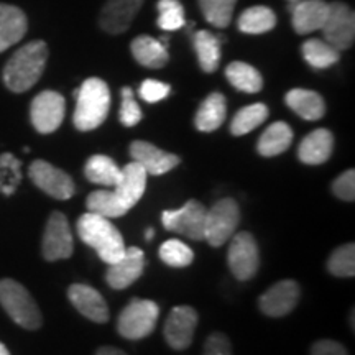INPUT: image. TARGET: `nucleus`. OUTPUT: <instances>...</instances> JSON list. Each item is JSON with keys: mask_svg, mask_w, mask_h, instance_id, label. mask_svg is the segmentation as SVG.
I'll use <instances>...</instances> for the list:
<instances>
[{"mask_svg": "<svg viewBox=\"0 0 355 355\" xmlns=\"http://www.w3.org/2000/svg\"><path fill=\"white\" fill-rule=\"evenodd\" d=\"M48 61V46L42 40L24 44L3 68V83L12 92H25L42 78Z\"/></svg>", "mask_w": 355, "mask_h": 355, "instance_id": "f257e3e1", "label": "nucleus"}, {"mask_svg": "<svg viewBox=\"0 0 355 355\" xmlns=\"http://www.w3.org/2000/svg\"><path fill=\"white\" fill-rule=\"evenodd\" d=\"M78 234L79 239L86 245L94 248L99 259L107 265L115 263L125 252L122 234L107 217L87 211L79 217Z\"/></svg>", "mask_w": 355, "mask_h": 355, "instance_id": "f03ea898", "label": "nucleus"}, {"mask_svg": "<svg viewBox=\"0 0 355 355\" xmlns=\"http://www.w3.org/2000/svg\"><path fill=\"white\" fill-rule=\"evenodd\" d=\"M74 94L78 102L73 121L78 130L89 132L101 127L107 119L110 107L107 84L99 78H89Z\"/></svg>", "mask_w": 355, "mask_h": 355, "instance_id": "7ed1b4c3", "label": "nucleus"}, {"mask_svg": "<svg viewBox=\"0 0 355 355\" xmlns=\"http://www.w3.org/2000/svg\"><path fill=\"white\" fill-rule=\"evenodd\" d=\"M0 304L19 326L25 329H38L42 326V313L25 286L15 279H0Z\"/></svg>", "mask_w": 355, "mask_h": 355, "instance_id": "20e7f679", "label": "nucleus"}, {"mask_svg": "<svg viewBox=\"0 0 355 355\" xmlns=\"http://www.w3.org/2000/svg\"><path fill=\"white\" fill-rule=\"evenodd\" d=\"M159 308L150 300H132L117 321L119 334L125 339L139 340L150 336L157 326Z\"/></svg>", "mask_w": 355, "mask_h": 355, "instance_id": "39448f33", "label": "nucleus"}, {"mask_svg": "<svg viewBox=\"0 0 355 355\" xmlns=\"http://www.w3.org/2000/svg\"><path fill=\"white\" fill-rule=\"evenodd\" d=\"M239 220H241V211L237 202L227 198L220 199L207 211L204 241L212 247L224 245L235 234Z\"/></svg>", "mask_w": 355, "mask_h": 355, "instance_id": "423d86ee", "label": "nucleus"}, {"mask_svg": "<svg viewBox=\"0 0 355 355\" xmlns=\"http://www.w3.org/2000/svg\"><path fill=\"white\" fill-rule=\"evenodd\" d=\"M207 209L196 199H191L183 207L175 211H163L162 222L166 230L178 232L191 241H204Z\"/></svg>", "mask_w": 355, "mask_h": 355, "instance_id": "0eeeda50", "label": "nucleus"}, {"mask_svg": "<svg viewBox=\"0 0 355 355\" xmlns=\"http://www.w3.org/2000/svg\"><path fill=\"white\" fill-rule=\"evenodd\" d=\"M324 40L336 50H349L355 38V15L354 10L343 2L329 3L326 21L322 25Z\"/></svg>", "mask_w": 355, "mask_h": 355, "instance_id": "6e6552de", "label": "nucleus"}, {"mask_svg": "<svg viewBox=\"0 0 355 355\" xmlns=\"http://www.w3.org/2000/svg\"><path fill=\"white\" fill-rule=\"evenodd\" d=\"M229 266L234 277L241 282H247L257 273L260 265L259 247L254 235L248 232H239L232 235L229 247Z\"/></svg>", "mask_w": 355, "mask_h": 355, "instance_id": "1a4fd4ad", "label": "nucleus"}, {"mask_svg": "<svg viewBox=\"0 0 355 355\" xmlns=\"http://www.w3.org/2000/svg\"><path fill=\"white\" fill-rule=\"evenodd\" d=\"M66 101L60 92L43 91L35 97L30 109L33 127L40 133H53L63 123Z\"/></svg>", "mask_w": 355, "mask_h": 355, "instance_id": "9d476101", "label": "nucleus"}, {"mask_svg": "<svg viewBox=\"0 0 355 355\" xmlns=\"http://www.w3.org/2000/svg\"><path fill=\"white\" fill-rule=\"evenodd\" d=\"M73 235L69 222L61 212H53L43 235V257L46 260H63L73 255Z\"/></svg>", "mask_w": 355, "mask_h": 355, "instance_id": "9b49d317", "label": "nucleus"}, {"mask_svg": "<svg viewBox=\"0 0 355 355\" xmlns=\"http://www.w3.org/2000/svg\"><path fill=\"white\" fill-rule=\"evenodd\" d=\"M30 178L40 189L55 199H69L74 194V183L68 173L50 165L44 159H37L30 165Z\"/></svg>", "mask_w": 355, "mask_h": 355, "instance_id": "f8f14e48", "label": "nucleus"}, {"mask_svg": "<svg viewBox=\"0 0 355 355\" xmlns=\"http://www.w3.org/2000/svg\"><path fill=\"white\" fill-rule=\"evenodd\" d=\"M198 313L191 306H178L170 313L165 324V339L175 350L188 349L193 343L198 326Z\"/></svg>", "mask_w": 355, "mask_h": 355, "instance_id": "ddd939ff", "label": "nucleus"}, {"mask_svg": "<svg viewBox=\"0 0 355 355\" xmlns=\"http://www.w3.org/2000/svg\"><path fill=\"white\" fill-rule=\"evenodd\" d=\"M300 300V285L293 279H283L260 296L261 313L272 318H282L291 313Z\"/></svg>", "mask_w": 355, "mask_h": 355, "instance_id": "4468645a", "label": "nucleus"}, {"mask_svg": "<svg viewBox=\"0 0 355 355\" xmlns=\"http://www.w3.org/2000/svg\"><path fill=\"white\" fill-rule=\"evenodd\" d=\"M145 266V255L140 248L130 247L125 248L123 255L115 263L109 265L105 279H107L109 286L114 290H125L135 283L144 273Z\"/></svg>", "mask_w": 355, "mask_h": 355, "instance_id": "2eb2a0df", "label": "nucleus"}, {"mask_svg": "<svg viewBox=\"0 0 355 355\" xmlns=\"http://www.w3.org/2000/svg\"><path fill=\"white\" fill-rule=\"evenodd\" d=\"M144 0H107L99 15V26L110 35H121L130 28Z\"/></svg>", "mask_w": 355, "mask_h": 355, "instance_id": "dca6fc26", "label": "nucleus"}, {"mask_svg": "<svg viewBox=\"0 0 355 355\" xmlns=\"http://www.w3.org/2000/svg\"><path fill=\"white\" fill-rule=\"evenodd\" d=\"M130 155L133 162L139 163L146 171V175L162 176L180 165V157L159 150L158 146L144 140L133 141L130 145Z\"/></svg>", "mask_w": 355, "mask_h": 355, "instance_id": "f3484780", "label": "nucleus"}, {"mask_svg": "<svg viewBox=\"0 0 355 355\" xmlns=\"http://www.w3.org/2000/svg\"><path fill=\"white\" fill-rule=\"evenodd\" d=\"M290 10L295 32L298 35H308L322 28L329 3L324 0H298L291 2Z\"/></svg>", "mask_w": 355, "mask_h": 355, "instance_id": "a211bd4d", "label": "nucleus"}, {"mask_svg": "<svg viewBox=\"0 0 355 355\" xmlns=\"http://www.w3.org/2000/svg\"><path fill=\"white\" fill-rule=\"evenodd\" d=\"M68 296L74 308H76L83 316H86L87 319H91V321L99 324L109 321L107 303H105V300L102 298L101 293L94 290V288L76 283V285L69 286Z\"/></svg>", "mask_w": 355, "mask_h": 355, "instance_id": "6ab92c4d", "label": "nucleus"}, {"mask_svg": "<svg viewBox=\"0 0 355 355\" xmlns=\"http://www.w3.org/2000/svg\"><path fill=\"white\" fill-rule=\"evenodd\" d=\"M334 148V137L327 128H318L306 135L300 144L298 157L304 165H322Z\"/></svg>", "mask_w": 355, "mask_h": 355, "instance_id": "aec40b11", "label": "nucleus"}, {"mask_svg": "<svg viewBox=\"0 0 355 355\" xmlns=\"http://www.w3.org/2000/svg\"><path fill=\"white\" fill-rule=\"evenodd\" d=\"M28 20L24 10L15 6L0 3V53L8 50L25 37Z\"/></svg>", "mask_w": 355, "mask_h": 355, "instance_id": "412c9836", "label": "nucleus"}, {"mask_svg": "<svg viewBox=\"0 0 355 355\" xmlns=\"http://www.w3.org/2000/svg\"><path fill=\"white\" fill-rule=\"evenodd\" d=\"M146 176H148L146 171L137 162L128 163L123 170H121V178H119V183L114 186V191L127 204L128 209H132L144 196Z\"/></svg>", "mask_w": 355, "mask_h": 355, "instance_id": "4be33fe9", "label": "nucleus"}, {"mask_svg": "<svg viewBox=\"0 0 355 355\" xmlns=\"http://www.w3.org/2000/svg\"><path fill=\"white\" fill-rule=\"evenodd\" d=\"M130 50L137 63L150 69L163 68L170 60L166 42H159V40L148 37V35H141V37L133 40Z\"/></svg>", "mask_w": 355, "mask_h": 355, "instance_id": "5701e85b", "label": "nucleus"}, {"mask_svg": "<svg viewBox=\"0 0 355 355\" xmlns=\"http://www.w3.org/2000/svg\"><path fill=\"white\" fill-rule=\"evenodd\" d=\"M288 107L304 121H319L326 114V104L316 91L309 89H291L285 97Z\"/></svg>", "mask_w": 355, "mask_h": 355, "instance_id": "b1692460", "label": "nucleus"}, {"mask_svg": "<svg viewBox=\"0 0 355 355\" xmlns=\"http://www.w3.org/2000/svg\"><path fill=\"white\" fill-rule=\"evenodd\" d=\"M227 115V101L220 92H212L199 107L194 123L201 132H214L225 121Z\"/></svg>", "mask_w": 355, "mask_h": 355, "instance_id": "393cba45", "label": "nucleus"}, {"mask_svg": "<svg viewBox=\"0 0 355 355\" xmlns=\"http://www.w3.org/2000/svg\"><path fill=\"white\" fill-rule=\"evenodd\" d=\"M293 130L285 122H275L261 133L257 150L261 157H277L290 148Z\"/></svg>", "mask_w": 355, "mask_h": 355, "instance_id": "a878e982", "label": "nucleus"}, {"mask_svg": "<svg viewBox=\"0 0 355 355\" xmlns=\"http://www.w3.org/2000/svg\"><path fill=\"white\" fill-rule=\"evenodd\" d=\"M199 66L204 73H214L220 63V40L207 30H199L193 37Z\"/></svg>", "mask_w": 355, "mask_h": 355, "instance_id": "bb28decb", "label": "nucleus"}, {"mask_svg": "<svg viewBox=\"0 0 355 355\" xmlns=\"http://www.w3.org/2000/svg\"><path fill=\"white\" fill-rule=\"evenodd\" d=\"M87 211L99 214L102 217H107V219H115V217H122L127 214L128 207L127 204L117 196L115 191L101 189L94 191V193L89 194L87 198Z\"/></svg>", "mask_w": 355, "mask_h": 355, "instance_id": "cd10ccee", "label": "nucleus"}, {"mask_svg": "<svg viewBox=\"0 0 355 355\" xmlns=\"http://www.w3.org/2000/svg\"><path fill=\"white\" fill-rule=\"evenodd\" d=\"M84 175L91 183L114 188L121 178V168L115 165L112 158L105 157V155H94L87 159L86 166H84Z\"/></svg>", "mask_w": 355, "mask_h": 355, "instance_id": "c85d7f7f", "label": "nucleus"}, {"mask_svg": "<svg viewBox=\"0 0 355 355\" xmlns=\"http://www.w3.org/2000/svg\"><path fill=\"white\" fill-rule=\"evenodd\" d=\"M225 76H227L229 83L232 84L235 89L242 92H248V94H255V92L261 91L263 87V78L257 71L254 66L242 63V61H234L225 69Z\"/></svg>", "mask_w": 355, "mask_h": 355, "instance_id": "c756f323", "label": "nucleus"}, {"mask_svg": "<svg viewBox=\"0 0 355 355\" xmlns=\"http://www.w3.org/2000/svg\"><path fill=\"white\" fill-rule=\"evenodd\" d=\"M239 30L248 35H260L266 33L270 30L275 28L277 25V15L272 8L257 6L247 8L245 12H242V15L239 17Z\"/></svg>", "mask_w": 355, "mask_h": 355, "instance_id": "7c9ffc66", "label": "nucleus"}, {"mask_svg": "<svg viewBox=\"0 0 355 355\" xmlns=\"http://www.w3.org/2000/svg\"><path fill=\"white\" fill-rule=\"evenodd\" d=\"M301 51H303L306 63L313 66L314 69L331 68L340 58V51L321 38H311L308 42H304Z\"/></svg>", "mask_w": 355, "mask_h": 355, "instance_id": "2f4dec72", "label": "nucleus"}, {"mask_svg": "<svg viewBox=\"0 0 355 355\" xmlns=\"http://www.w3.org/2000/svg\"><path fill=\"white\" fill-rule=\"evenodd\" d=\"M266 117H268V109H266L265 104L257 102V104L247 105V107L241 109L235 114L232 123H230V132L235 137L247 135V133L261 125L266 121Z\"/></svg>", "mask_w": 355, "mask_h": 355, "instance_id": "473e14b6", "label": "nucleus"}, {"mask_svg": "<svg viewBox=\"0 0 355 355\" xmlns=\"http://www.w3.org/2000/svg\"><path fill=\"white\" fill-rule=\"evenodd\" d=\"M237 0H199V7L206 20L217 28H225L232 20Z\"/></svg>", "mask_w": 355, "mask_h": 355, "instance_id": "72a5a7b5", "label": "nucleus"}, {"mask_svg": "<svg viewBox=\"0 0 355 355\" xmlns=\"http://www.w3.org/2000/svg\"><path fill=\"white\" fill-rule=\"evenodd\" d=\"M158 20L157 24L165 32H175V30L184 26V8L180 0H158Z\"/></svg>", "mask_w": 355, "mask_h": 355, "instance_id": "f704fd0d", "label": "nucleus"}, {"mask_svg": "<svg viewBox=\"0 0 355 355\" xmlns=\"http://www.w3.org/2000/svg\"><path fill=\"white\" fill-rule=\"evenodd\" d=\"M159 259L173 268H184L193 263L194 252L184 242L171 239L159 247Z\"/></svg>", "mask_w": 355, "mask_h": 355, "instance_id": "c9c22d12", "label": "nucleus"}, {"mask_svg": "<svg viewBox=\"0 0 355 355\" xmlns=\"http://www.w3.org/2000/svg\"><path fill=\"white\" fill-rule=\"evenodd\" d=\"M327 268L332 275L340 278H349L355 275V245L345 243V245L336 248L327 261Z\"/></svg>", "mask_w": 355, "mask_h": 355, "instance_id": "e433bc0d", "label": "nucleus"}, {"mask_svg": "<svg viewBox=\"0 0 355 355\" xmlns=\"http://www.w3.org/2000/svg\"><path fill=\"white\" fill-rule=\"evenodd\" d=\"M122 104L121 110H119V117H121L122 125L133 127L141 121V109L137 104L135 97H133V91L130 87L122 89Z\"/></svg>", "mask_w": 355, "mask_h": 355, "instance_id": "4c0bfd02", "label": "nucleus"}, {"mask_svg": "<svg viewBox=\"0 0 355 355\" xmlns=\"http://www.w3.org/2000/svg\"><path fill=\"white\" fill-rule=\"evenodd\" d=\"M170 91H171L170 84L155 81V79H146V81L141 83L139 94L145 102L153 104V102L166 99L168 94H170Z\"/></svg>", "mask_w": 355, "mask_h": 355, "instance_id": "58836bf2", "label": "nucleus"}, {"mask_svg": "<svg viewBox=\"0 0 355 355\" xmlns=\"http://www.w3.org/2000/svg\"><path fill=\"white\" fill-rule=\"evenodd\" d=\"M332 193L343 201L352 202L355 199V171H344L337 180L332 183Z\"/></svg>", "mask_w": 355, "mask_h": 355, "instance_id": "ea45409f", "label": "nucleus"}, {"mask_svg": "<svg viewBox=\"0 0 355 355\" xmlns=\"http://www.w3.org/2000/svg\"><path fill=\"white\" fill-rule=\"evenodd\" d=\"M202 355H232V345H230L229 339L224 334L214 332V334L207 337Z\"/></svg>", "mask_w": 355, "mask_h": 355, "instance_id": "a19ab883", "label": "nucleus"}, {"mask_svg": "<svg viewBox=\"0 0 355 355\" xmlns=\"http://www.w3.org/2000/svg\"><path fill=\"white\" fill-rule=\"evenodd\" d=\"M311 355H349L343 344L336 340H319L311 349Z\"/></svg>", "mask_w": 355, "mask_h": 355, "instance_id": "79ce46f5", "label": "nucleus"}, {"mask_svg": "<svg viewBox=\"0 0 355 355\" xmlns=\"http://www.w3.org/2000/svg\"><path fill=\"white\" fill-rule=\"evenodd\" d=\"M96 355H127L123 350L115 349V347H101L97 350Z\"/></svg>", "mask_w": 355, "mask_h": 355, "instance_id": "37998d69", "label": "nucleus"}, {"mask_svg": "<svg viewBox=\"0 0 355 355\" xmlns=\"http://www.w3.org/2000/svg\"><path fill=\"white\" fill-rule=\"evenodd\" d=\"M153 235H155V230H153V229H148V230H146V232H145V239H146V241H152Z\"/></svg>", "mask_w": 355, "mask_h": 355, "instance_id": "c03bdc74", "label": "nucleus"}, {"mask_svg": "<svg viewBox=\"0 0 355 355\" xmlns=\"http://www.w3.org/2000/svg\"><path fill=\"white\" fill-rule=\"evenodd\" d=\"M0 355H10V352H8L7 347L2 343H0Z\"/></svg>", "mask_w": 355, "mask_h": 355, "instance_id": "a18cd8bd", "label": "nucleus"}, {"mask_svg": "<svg viewBox=\"0 0 355 355\" xmlns=\"http://www.w3.org/2000/svg\"><path fill=\"white\" fill-rule=\"evenodd\" d=\"M288 2H298V0H288Z\"/></svg>", "mask_w": 355, "mask_h": 355, "instance_id": "49530a36", "label": "nucleus"}]
</instances>
